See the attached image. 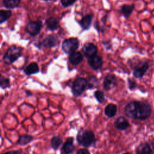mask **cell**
I'll return each mask as SVG.
<instances>
[{
	"label": "cell",
	"instance_id": "6da1fadb",
	"mask_svg": "<svg viewBox=\"0 0 154 154\" xmlns=\"http://www.w3.org/2000/svg\"><path fill=\"white\" fill-rule=\"evenodd\" d=\"M125 112L129 118L145 120L150 116L152 109L150 105L146 102L132 101L126 105Z\"/></svg>",
	"mask_w": 154,
	"mask_h": 154
},
{
	"label": "cell",
	"instance_id": "7a4b0ae2",
	"mask_svg": "<svg viewBox=\"0 0 154 154\" xmlns=\"http://www.w3.org/2000/svg\"><path fill=\"white\" fill-rule=\"evenodd\" d=\"M22 48L16 45L11 46L3 56V61L5 64L10 65L15 62L22 55Z\"/></svg>",
	"mask_w": 154,
	"mask_h": 154
},
{
	"label": "cell",
	"instance_id": "3957f363",
	"mask_svg": "<svg viewBox=\"0 0 154 154\" xmlns=\"http://www.w3.org/2000/svg\"><path fill=\"white\" fill-rule=\"evenodd\" d=\"M76 139L78 143L84 147H90L96 141L95 135L92 131L84 129L79 131Z\"/></svg>",
	"mask_w": 154,
	"mask_h": 154
},
{
	"label": "cell",
	"instance_id": "277c9868",
	"mask_svg": "<svg viewBox=\"0 0 154 154\" xmlns=\"http://www.w3.org/2000/svg\"><path fill=\"white\" fill-rule=\"evenodd\" d=\"M87 88V79L82 77H77L72 84V92L73 94L78 97Z\"/></svg>",
	"mask_w": 154,
	"mask_h": 154
},
{
	"label": "cell",
	"instance_id": "5b68a950",
	"mask_svg": "<svg viewBox=\"0 0 154 154\" xmlns=\"http://www.w3.org/2000/svg\"><path fill=\"white\" fill-rule=\"evenodd\" d=\"M79 46V41L78 38L71 37L65 39L62 43V50L66 54H71L75 52Z\"/></svg>",
	"mask_w": 154,
	"mask_h": 154
},
{
	"label": "cell",
	"instance_id": "8992f818",
	"mask_svg": "<svg viewBox=\"0 0 154 154\" xmlns=\"http://www.w3.org/2000/svg\"><path fill=\"white\" fill-rule=\"evenodd\" d=\"M43 26L42 22L40 20L31 21L26 26V32L32 37L37 36L41 31Z\"/></svg>",
	"mask_w": 154,
	"mask_h": 154
},
{
	"label": "cell",
	"instance_id": "52a82bcc",
	"mask_svg": "<svg viewBox=\"0 0 154 154\" xmlns=\"http://www.w3.org/2000/svg\"><path fill=\"white\" fill-rule=\"evenodd\" d=\"M59 44L58 37L54 34H49L47 35L40 42V45L43 48H51L57 46Z\"/></svg>",
	"mask_w": 154,
	"mask_h": 154
},
{
	"label": "cell",
	"instance_id": "ba28073f",
	"mask_svg": "<svg viewBox=\"0 0 154 154\" xmlns=\"http://www.w3.org/2000/svg\"><path fill=\"white\" fill-rule=\"evenodd\" d=\"M82 51L83 55L86 58H89L97 55V48L93 43L87 42L84 45Z\"/></svg>",
	"mask_w": 154,
	"mask_h": 154
},
{
	"label": "cell",
	"instance_id": "9c48e42d",
	"mask_svg": "<svg viewBox=\"0 0 154 154\" xmlns=\"http://www.w3.org/2000/svg\"><path fill=\"white\" fill-rule=\"evenodd\" d=\"M116 77L113 74H108L105 76L103 86L106 91L112 90L116 86Z\"/></svg>",
	"mask_w": 154,
	"mask_h": 154
},
{
	"label": "cell",
	"instance_id": "30bf717a",
	"mask_svg": "<svg viewBox=\"0 0 154 154\" xmlns=\"http://www.w3.org/2000/svg\"><path fill=\"white\" fill-rule=\"evenodd\" d=\"M88 63L93 70H97L102 67L103 60L100 56L96 55L88 58Z\"/></svg>",
	"mask_w": 154,
	"mask_h": 154
},
{
	"label": "cell",
	"instance_id": "8fae6325",
	"mask_svg": "<svg viewBox=\"0 0 154 154\" xmlns=\"http://www.w3.org/2000/svg\"><path fill=\"white\" fill-rule=\"evenodd\" d=\"M68 59L70 64L73 66H77L82 61L83 55L80 52L75 51L69 54Z\"/></svg>",
	"mask_w": 154,
	"mask_h": 154
},
{
	"label": "cell",
	"instance_id": "7c38bea8",
	"mask_svg": "<svg viewBox=\"0 0 154 154\" xmlns=\"http://www.w3.org/2000/svg\"><path fill=\"white\" fill-rule=\"evenodd\" d=\"M93 18V14H88L84 16L79 22L81 27L82 28L83 30L88 29L91 24V22Z\"/></svg>",
	"mask_w": 154,
	"mask_h": 154
},
{
	"label": "cell",
	"instance_id": "4fadbf2b",
	"mask_svg": "<svg viewBox=\"0 0 154 154\" xmlns=\"http://www.w3.org/2000/svg\"><path fill=\"white\" fill-rule=\"evenodd\" d=\"M149 68V63L145 62L141 66L135 67L133 70V75L137 78H141L144 76Z\"/></svg>",
	"mask_w": 154,
	"mask_h": 154
},
{
	"label": "cell",
	"instance_id": "5bb4252c",
	"mask_svg": "<svg viewBox=\"0 0 154 154\" xmlns=\"http://www.w3.org/2000/svg\"><path fill=\"white\" fill-rule=\"evenodd\" d=\"M114 126L117 129L124 131L129 126V123L124 117L120 116L116 120Z\"/></svg>",
	"mask_w": 154,
	"mask_h": 154
},
{
	"label": "cell",
	"instance_id": "9a60e30c",
	"mask_svg": "<svg viewBox=\"0 0 154 154\" xmlns=\"http://www.w3.org/2000/svg\"><path fill=\"white\" fill-rule=\"evenodd\" d=\"M46 25L49 30L54 31L59 28L60 22L57 18L55 17H51L46 19Z\"/></svg>",
	"mask_w": 154,
	"mask_h": 154
},
{
	"label": "cell",
	"instance_id": "2e32d148",
	"mask_svg": "<svg viewBox=\"0 0 154 154\" xmlns=\"http://www.w3.org/2000/svg\"><path fill=\"white\" fill-rule=\"evenodd\" d=\"M23 72L28 76L36 74L39 72V67L37 63L32 62L25 68Z\"/></svg>",
	"mask_w": 154,
	"mask_h": 154
},
{
	"label": "cell",
	"instance_id": "e0dca14e",
	"mask_svg": "<svg viewBox=\"0 0 154 154\" xmlns=\"http://www.w3.org/2000/svg\"><path fill=\"white\" fill-rule=\"evenodd\" d=\"M136 154H152V149L148 143H142L137 147Z\"/></svg>",
	"mask_w": 154,
	"mask_h": 154
},
{
	"label": "cell",
	"instance_id": "ac0fdd59",
	"mask_svg": "<svg viewBox=\"0 0 154 154\" xmlns=\"http://www.w3.org/2000/svg\"><path fill=\"white\" fill-rule=\"evenodd\" d=\"M64 152L66 154H69L72 153L74 150L73 145V138L69 137L67 139L66 142L64 143L63 148Z\"/></svg>",
	"mask_w": 154,
	"mask_h": 154
},
{
	"label": "cell",
	"instance_id": "d6986e66",
	"mask_svg": "<svg viewBox=\"0 0 154 154\" xmlns=\"http://www.w3.org/2000/svg\"><path fill=\"white\" fill-rule=\"evenodd\" d=\"M134 9V5H127L124 4L122 5L120 8V13L123 15L125 18H128L132 14Z\"/></svg>",
	"mask_w": 154,
	"mask_h": 154
},
{
	"label": "cell",
	"instance_id": "ffe728a7",
	"mask_svg": "<svg viewBox=\"0 0 154 154\" xmlns=\"http://www.w3.org/2000/svg\"><path fill=\"white\" fill-rule=\"evenodd\" d=\"M117 112V106L113 103H109L105 108V114L108 117H114Z\"/></svg>",
	"mask_w": 154,
	"mask_h": 154
},
{
	"label": "cell",
	"instance_id": "44dd1931",
	"mask_svg": "<svg viewBox=\"0 0 154 154\" xmlns=\"http://www.w3.org/2000/svg\"><path fill=\"white\" fill-rule=\"evenodd\" d=\"M20 2L21 0H2V3L7 8H14L19 5Z\"/></svg>",
	"mask_w": 154,
	"mask_h": 154
},
{
	"label": "cell",
	"instance_id": "7402d4cb",
	"mask_svg": "<svg viewBox=\"0 0 154 154\" xmlns=\"http://www.w3.org/2000/svg\"><path fill=\"white\" fill-rule=\"evenodd\" d=\"M32 140H33V137L30 135H27V134L21 135L19 136V138L17 140V144L21 146L26 145L27 144L31 142Z\"/></svg>",
	"mask_w": 154,
	"mask_h": 154
},
{
	"label": "cell",
	"instance_id": "603a6c76",
	"mask_svg": "<svg viewBox=\"0 0 154 154\" xmlns=\"http://www.w3.org/2000/svg\"><path fill=\"white\" fill-rule=\"evenodd\" d=\"M12 15V12L10 10H1L0 11V23H2L7 20Z\"/></svg>",
	"mask_w": 154,
	"mask_h": 154
},
{
	"label": "cell",
	"instance_id": "cb8c5ba5",
	"mask_svg": "<svg viewBox=\"0 0 154 154\" xmlns=\"http://www.w3.org/2000/svg\"><path fill=\"white\" fill-rule=\"evenodd\" d=\"M51 146L54 150H57L62 144V140L60 137L54 136L51 139Z\"/></svg>",
	"mask_w": 154,
	"mask_h": 154
},
{
	"label": "cell",
	"instance_id": "d4e9b609",
	"mask_svg": "<svg viewBox=\"0 0 154 154\" xmlns=\"http://www.w3.org/2000/svg\"><path fill=\"white\" fill-rule=\"evenodd\" d=\"M98 84V80L95 76H90L87 80V89H93Z\"/></svg>",
	"mask_w": 154,
	"mask_h": 154
},
{
	"label": "cell",
	"instance_id": "484cf974",
	"mask_svg": "<svg viewBox=\"0 0 154 154\" xmlns=\"http://www.w3.org/2000/svg\"><path fill=\"white\" fill-rule=\"evenodd\" d=\"M10 81L8 78H5L2 75H1L0 78V87L2 89H5L9 88L10 86Z\"/></svg>",
	"mask_w": 154,
	"mask_h": 154
},
{
	"label": "cell",
	"instance_id": "4316f807",
	"mask_svg": "<svg viewBox=\"0 0 154 154\" xmlns=\"http://www.w3.org/2000/svg\"><path fill=\"white\" fill-rule=\"evenodd\" d=\"M94 96L99 103H103L105 101V95L102 91L97 90L94 93Z\"/></svg>",
	"mask_w": 154,
	"mask_h": 154
},
{
	"label": "cell",
	"instance_id": "83f0119b",
	"mask_svg": "<svg viewBox=\"0 0 154 154\" xmlns=\"http://www.w3.org/2000/svg\"><path fill=\"white\" fill-rule=\"evenodd\" d=\"M76 0H61V5L64 7H68L69 6L72 5Z\"/></svg>",
	"mask_w": 154,
	"mask_h": 154
},
{
	"label": "cell",
	"instance_id": "f1b7e54d",
	"mask_svg": "<svg viewBox=\"0 0 154 154\" xmlns=\"http://www.w3.org/2000/svg\"><path fill=\"white\" fill-rule=\"evenodd\" d=\"M128 84L130 90H133L137 87V83L133 79H128Z\"/></svg>",
	"mask_w": 154,
	"mask_h": 154
},
{
	"label": "cell",
	"instance_id": "f546056e",
	"mask_svg": "<svg viewBox=\"0 0 154 154\" xmlns=\"http://www.w3.org/2000/svg\"><path fill=\"white\" fill-rule=\"evenodd\" d=\"M103 44L104 45L105 48L106 50H109L110 49H111L112 48V45H111V42L110 41L108 42H103Z\"/></svg>",
	"mask_w": 154,
	"mask_h": 154
},
{
	"label": "cell",
	"instance_id": "4dcf8cb0",
	"mask_svg": "<svg viewBox=\"0 0 154 154\" xmlns=\"http://www.w3.org/2000/svg\"><path fill=\"white\" fill-rule=\"evenodd\" d=\"M76 154H90V152L86 149H79Z\"/></svg>",
	"mask_w": 154,
	"mask_h": 154
},
{
	"label": "cell",
	"instance_id": "1f68e13d",
	"mask_svg": "<svg viewBox=\"0 0 154 154\" xmlns=\"http://www.w3.org/2000/svg\"><path fill=\"white\" fill-rule=\"evenodd\" d=\"M25 93H26L27 96H31L32 95V93L30 91H28V90H26Z\"/></svg>",
	"mask_w": 154,
	"mask_h": 154
},
{
	"label": "cell",
	"instance_id": "d6a6232c",
	"mask_svg": "<svg viewBox=\"0 0 154 154\" xmlns=\"http://www.w3.org/2000/svg\"><path fill=\"white\" fill-rule=\"evenodd\" d=\"M11 154H20V152L19 150L11 151Z\"/></svg>",
	"mask_w": 154,
	"mask_h": 154
},
{
	"label": "cell",
	"instance_id": "836d02e7",
	"mask_svg": "<svg viewBox=\"0 0 154 154\" xmlns=\"http://www.w3.org/2000/svg\"><path fill=\"white\" fill-rule=\"evenodd\" d=\"M151 144H152V147L153 150H154V139H153V140L151 141Z\"/></svg>",
	"mask_w": 154,
	"mask_h": 154
},
{
	"label": "cell",
	"instance_id": "e575fe53",
	"mask_svg": "<svg viewBox=\"0 0 154 154\" xmlns=\"http://www.w3.org/2000/svg\"><path fill=\"white\" fill-rule=\"evenodd\" d=\"M2 154H11V151H9V152H5V153H4Z\"/></svg>",
	"mask_w": 154,
	"mask_h": 154
},
{
	"label": "cell",
	"instance_id": "d590c367",
	"mask_svg": "<svg viewBox=\"0 0 154 154\" xmlns=\"http://www.w3.org/2000/svg\"><path fill=\"white\" fill-rule=\"evenodd\" d=\"M43 1H51V0H43Z\"/></svg>",
	"mask_w": 154,
	"mask_h": 154
},
{
	"label": "cell",
	"instance_id": "8d00e7d4",
	"mask_svg": "<svg viewBox=\"0 0 154 154\" xmlns=\"http://www.w3.org/2000/svg\"><path fill=\"white\" fill-rule=\"evenodd\" d=\"M123 154H130V153H123Z\"/></svg>",
	"mask_w": 154,
	"mask_h": 154
}]
</instances>
